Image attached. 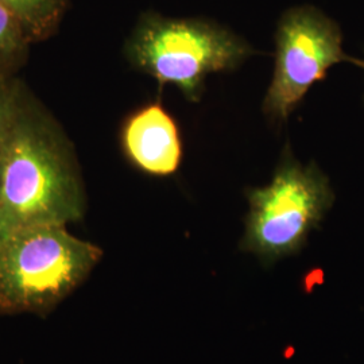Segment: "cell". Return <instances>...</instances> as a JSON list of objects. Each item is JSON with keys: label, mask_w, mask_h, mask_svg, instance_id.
I'll return each instance as SVG.
<instances>
[{"label": "cell", "mask_w": 364, "mask_h": 364, "mask_svg": "<svg viewBox=\"0 0 364 364\" xmlns=\"http://www.w3.org/2000/svg\"><path fill=\"white\" fill-rule=\"evenodd\" d=\"M87 193L75 147L64 129L25 91L3 142L0 220L7 234L33 225L81 220Z\"/></svg>", "instance_id": "obj_1"}, {"label": "cell", "mask_w": 364, "mask_h": 364, "mask_svg": "<svg viewBox=\"0 0 364 364\" xmlns=\"http://www.w3.org/2000/svg\"><path fill=\"white\" fill-rule=\"evenodd\" d=\"M255 53L246 39L213 21L153 11L141 15L124 45L131 65L159 85H176L192 103L200 100L210 73L234 70Z\"/></svg>", "instance_id": "obj_2"}, {"label": "cell", "mask_w": 364, "mask_h": 364, "mask_svg": "<svg viewBox=\"0 0 364 364\" xmlns=\"http://www.w3.org/2000/svg\"><path fill=\"white\" fill-rule=\"evenodd\" d=\"M103 258V250L66 225L14 230L0 245V313H45L72 294Z\"/></svg>", "instance_id": "obj_3"}, {"label": "cell", "mask_w": 364, "mask_h": 364, "mask_svg": "<svg viewBox=\"0 0 364 364\" xmlns=\"http://www.w3.org/2000/svg\"><path fill=\"white\" fill-rule=\"evenodd\" d=\"M246 196L250 209L240 250L264 266L299 252L335 201L326 174L314 162L301 165L289 144L273 181L250 188Z\"/></svg>", "instance_id": "obj_4"}, {"label": "cell", "mask_w": 364, "mask_h": 364, "mask_svg": "<svg viewBox=\"0 0 364 364\" xmlns=\"http://www.w3.org/2000/svg\"><path fill=\"white\" fill-rule=\"evenodd\" d=\"M343 36L335 21L314 6L287 9L275 30V69L263 100V114L285 123L313 84L326 78L340 63L364 68V61L343 52Z\"/></svg>", "instance_id": "obj_5"}, {"label": "cell", "mask_w": 364, "mask_h": 364, "mask_svg": "<svg viewBox=\"0 0 364 364\" xmlns=\"http://www.w3.org/2000/svg\"><path fill=\"white\" fill-rule=\"evenodd\" d=\"M120 144L131 165L144 174L168 177L181 166V131L159 102L144 105L127 117L120 131Z\"/></svg>", "instance_id": "obj_6"}, {"label": "cell", "mask_w": 364, "mask_h": 364, "mask_svg": "<svg viewBox=\"0 0 364 364\" xmlns=\"http://www.w3.org/2000/svg\"><path fill=\"white\" fill-rule=\"evenodd\" d=\"M68 4L69 0H0V6L13 14L33 43L52 37Z\"/></svg>", "instance_id": "obj_7"}, {"label": "cell", "mask_w": 364, "mask_h": 364, "mask_svg": "<svg viewBox=\"0 0 364 364\" xmlns=\"http://www.w3.org/2000/svg\"><path fill=\"white\" fill-rule=\"evenodd\" d=\"M31 43L13 14L0 6V75L14 76L26 61Z\"/></svg>", "instance_id": "obj_8"}, {"label": "cell", "mask_w": 364, "mask_h": 364, "mask_svg": "<svg viewBox=\"0 0 364 364\" xmlns=\"http://www.w3.org/2000/svg\"><path fill=\"white\" fill-rule=\"evenodd\" d=\"M26 88L19 80L9 75H0V144L4 142L13 127Z\"/></svg>", "instance_id": "obj_9"}, {"label": "cell", "mask_w": 364, "mask_h": 364, "mask_svg": "<svg viewBox=\"0 0 364 364\" xmlns=\"http://www.w3.org/2000/svg\"><path fill=\"white\" fill-rule=\"evenodd\" d=\"M1 185H3V144H0V195H1Z\"/></svg>", "instance_id": "obj_10"}, {"label": "cell", "mask_w": 364, "mask_h": 364, "mask_svg": "<svg viewBox=\"0 0 364 364\" xmlns=\"http://www.w3.org/2000/svg\"><path fill=\"white\" fill-rule=\"evenodd\" d=\"M7 236V231H6V228L3 227V224H1V220H0V245L3 243V240H4V237Z\"/></svg>", "instance_id": "obj_11"}]
</instances>
